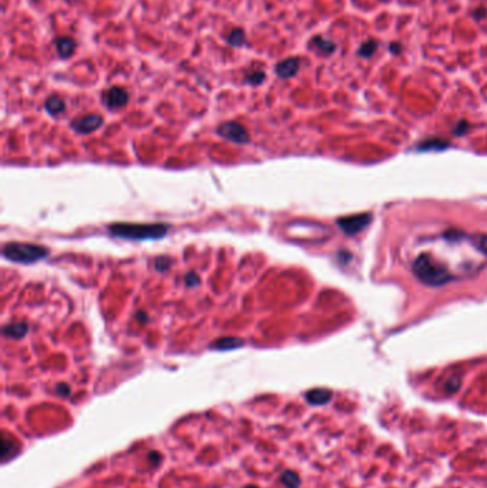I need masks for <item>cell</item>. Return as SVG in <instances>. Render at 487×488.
<instances>
[{"label": "cell", "instance_id": "obj_4", "mask_svg": "<svg viewBox=\"0 0 487 488\" xmlns=\"http://www.w3.org/2000/svg\"><path fill=\"white\" fill-rule=\"evenodd\" d=\"M216 132L220 137L226 139L229 142L236 143V144H246V143L250 142V136L247 133V130L237 121L221 123Z\"/></svg>", "mask_w": 487, "mask_h": 488}, {"label": "cell", "instance_id": "obj_16", "mask_svg": "<svg viewBox=\"0 0 487 488\" xmlns=\"http://www.w3.org/2000/svg\"><path fill=\"white\" fill-rule=\"evenodd\" d=\"M229 45L232 46H243L246 43V33L243 29H235L229 35L228 38Z\"/></svg>", "mask_w": 487, "mask_h": 488}, {"label": "cell", "instance_id": "obj_19", "mask_svg": "<svg viewBox=\"0 0 487 488\" xmlns=\"http://www.w3.org/2000/svg\"><path fill=\"white\" fill-rule=\"evenodd\" d=\"M184 281H186V285H187V287H196V285L200 284V278H199V276L194 273V271L187 273V274H186V277H184Z\"/></svg>", "mask_w": 487, "mask_h": 488}, {"label": "cell", "instance_id": "obj_7", "mask_svg": "<svg viewBox=\"0 0 487 488\" xmlns=\"http://www.w3.org/2000/svg\"><path fill=\"white\" fill-rule=\"evenodd\" d=\"M103 102L105 105L109 107V109H122L124 106L127 105L129 102V93L124 90L123 87H119V86H114V87H110L109 90L103 94Z\"/></svg>", "mask_w": 487, "mask_h": 488}, {"label": "cell", "instance_id": "obj_11", "mask_svg": "<svg viewBox=\"0 0 487 488\" xmlns=\"http://www.w3.org/2000/svg\"><path fill=\"white\" fill-rule=\"evenodd\" d=\"M29 331V326L22 321L17 323H9L3 327V336L8 338H13V340H20L23 338Z\"/></svg>", "mask_w": 487, "mask_h": 488}, {"label": "cell", "instance_id": "obj_13", "mask_svg": "<svg viewBox=\"0 0 487 488\" xmlns=\"http://www.w3.org/2000/svg\"><path fill=\"white\" fill-rule=\"evenodd\" d=\"M56 50L61 59H68L76 50V42L72 38H59L56 40Z\"/></svg>", "mask_w": 487, "mask_h": 488}, {"label": "cell", "instance_id": "obj_6", "mask_svg": "<svg viewBox=\"0 0 487 488\" xmlns=\"http://www.w3.org/2000/svg\"><path fill=\"white\" fill-rule=\"evenodd\" d=\"M103 124V119L99 114H86L76 117L75 120L70 123L72 128L80 133V135H90L94 130H98Z\"/></svg>", "mask_w": 487, "mask_h": 488}, {"label": "cell", "instance_id": "obj_15", "mask_svg": "<svg viewBox=\"0 0 487 488\" xmlns=\"http://www.w3.org/2000/svg\"><path fill=\"white\" fill-rule=\"evenodd\" d=\"M282 482L286 485V488H299L300 478L295 471H284L282 474Z\"/></svg>", "mask_w": 487, "mask_h": 488}, {"label": "cell", "instance_id": "obj_20", "mask_svg": "<svg viewBox=\"0 0 487 488\" xmlns=\"http://www.w3.org/2000/svg\"><path fill=\"white\" fill-rule=\"evenodd\" d=\"M56 393H57L60 397H68V396H70V387H69L68 384L61 383L56 387Z\"/></svg>", "mask_w": 487, "mask_h": 488}, {"label": "cell", "instance_id": "obj_23", "mask_svg": "<svg viewBox=\"0 0 487 488\" xmlns=\"http://www.w3.org/2000/svg\"><path fill=\"white\" fill-rule=\"evenodd\" d=\"M142 313H143V311H140V313H137L136 317H137V318H139V320H142V321H146V320H147V317H146L145 314H142Z\"/></svg>", "mask_w": 487, "mask_h": 488}, {"label": "cell", "instance_id": "obj_8", "mask_svg": "<svg viewBox=\"0 0 487 488\" xmlns=\"http://www.w3.org/2000/svg\"><path fill=\"white\" fill-rule=\"evenodd\" d=\"M244 344V340L239 337H221L219 340L213 341L210 344L212 350H219V351H228V350H236L239 347H242Z\"/></svg>", "mask_w": 487, "mask_h": 488}, {"label": "cell", "instance_id": "obj_24", "mask_svg": "<svg viewBox=\"0 0 487 488\" xmlns=\"http://www.w3.org/2000/svg\"><path fill=\"white\" fill-rule=\"evenodd\" d=\"M244 488H257L256 485H247V487H244Z\"/></svg>", "mask_w": 487, "mask_h": 488}, {"label": "cell", "instance_id": "obj_17", "mask_svg": "<svg viewBox=\"0 0 487 488\" xmlns=\"http://www.w3.org/2000/svg\"><path fill=\"white\" fill-rule=\"evenodd\" d=\"M170 264H172V260L169 258L168 255H160V257H157V258L154 260V269L157 271L165 273V271H168Z\"/></svg>", "mask_w": 487, "mask_h": 488}, {"label": "cell", "instance_id": "obj_3", "mask_svg": "<svg viewBox=\"0 0 487 488\" xmlns=\"http://www.w3.org/2000/svg\"><path fill=\"white\" fill-rule=\"evenodd\" d=\"M2 254L9 262L19 264H33L40 260H45L50 254L49 248L33 244V243H8L2 250Z\"/></svg>", "mask_w": 487, "mask_h": 488}, {"label": "cell", "instance_id": "obj_18", "mask_svg": "<svg viewBox=\"0 0 487 488\" xmlns=\"http://www.w3.org/2000/svg\"><path fill=\"white\" fill-rule=\"evenodd\" d=\"M265 77H266L265 73H263V72H260V70H257V72H253V73H250V75L246 76V83L253 84V86H257V84H260V83L265 80Z\"/></svg>", "mask_w": 487, "mask_h": 488}, {"label": "cell", "instance_id": "obj_1", "mask_svg": "<svg viewBox=\"0 0 487 488\" xmlns=\"http://www.w3.org/2000/svg\"><path fill=\"white\" fill-rule=\"evenodd\" d=\"M169 232L168 224H135V223H116L109 225V233L117 239L124 240H156L165 237Z\"/></svg>", "mask_w": 487, "mask_h": 488}, {"label": "cell", "instance_id": "obj_21", "mask_svg": "<svg viewBox=\"0 0 487 488\" xmlns=\"http://www.w3.org/2000/svg\"><path fill=\"white\" fill-rule=\"evenodd\" d=\"M477 247H479L484 254H487V236H480L479 241H477Z\"/></svg>", "mask_w": 487, "mask_h": 488}, {"label": "cell", "instance_id": "obj_12", "mask_svg": "<svg viewBox=\"0 0 487 488\" xmlns=\"http://www.w3.org/2000/svg\"><path fill=\"white\" fill-rule=\"evenodd\" d=\"M17 452H19V444H17V441H16L15 438L9 437L8 433H3V436H2V456H3V461L15 457Z\"/></svg>", "mask_w": 487, "mask_h": 488}, {"label": "cell", "instance_id": "obj_9", "mask_svg": "<svg viewBox=\"0 0 487 488\" xmlns=\"http://www.w3.org/2000/svg\"><path fill=\"white\" fill-rule=\"evenodd\" d=\"M306 400L313 406H323L332 400V391L328 388H313L306 393Z\"/></svg>", "mask_w": 487, "mask_h": 488}, {"label": "cell", "instance_id": "obj_22", "mask_svg": "<svg viewBox=\"0 0 487 488\" xmlns=\"http://www.w3.org/2000/svg\"><path fill=\"white\" fill-rule=\"evenodd\" d=\"M149 461L152 463L153 466H156V464H157V463L160 461L159 452H156V451H152V452L149 454Z\"/></svg>", "mask_w": 487, "mask_h": 488}, {"label": "cell", "instance_id": "obj_5", "mask_svg": "<svg viewBox=\"0 0 487 488\" xmlns=\"http://www.w3.org/2000/svg\"><path fill=\"white\" fill-rule=\"evenodd\" d=\"M370 223V214L367 213H362V214H353V216H347V217H342L337 220V224L342 229L346 234H358L360 233L363 229H366Z\"/></svg>", "mask_w": 487, "mask_h": 488}, {"label": "cell", "instance_id": "obj_10", "mask_svg": "<svg viewBox=\"0 0 487 488\" xmlns=\"http://www.w3.org/2000/svg\"><path fill=\"white\" fill-rule=\"evenodd\" d=\"M297 70H299V60L295 59V57H290V59L280 61V63L276 66V73H277L279 77H282V79H290V77H293V76L297 73Z\"/></svg>", "mask_w": 487, "mask_h": 488}, {"label": "cell", "instance_id": "obj_14", "mask_svg": "<svg viewBox=\"0 0 487 488\" xmlns=\"http://www.w3.org/2000/svg\"><path fill=\"white\" fill-rule=\"evenodd\" d=\"M45 109L49 114L57 116V114H61V113L64 112L66 105H64V102H63L59 96H50V97L45 102Z\"/></svg>", "mask_w": 487, "mask_h": 488}, {"label": "cell", "instance_id": "obj_2", "mask_svg": "<svg viewBox=\"0 0 487 488\" xmlns=\"http://www.w3.org/2000/svg\"><path fill=\"white\" fill-rule=\"evenodd\" d=\"M413 273L420 281L427 285H444L451 280L450 273L439 262H436L432 255H419L413 263Z\"/></svg>", "mask_w": 487, "mask_h": 488}]
</instances>
